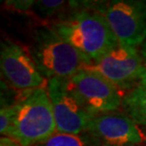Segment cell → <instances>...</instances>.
I'll use <instances>...</instances> for the list:
<instances>
[{
  "instance_id": "cell-1",
  "label": "cell",
  "mask_w": 146,
  "mask_h": 146,
  "mask_svg": "<svg viewBox=\"0 0 146 146\" xmlns=\"http://www.w3.org/2000/svg\"><path fill=\"white\" fill-rule=\"evenodd\" d=\"M49 26L83 53L91 65L119 46L108 22L94 8L73 11Z\"/></svg>"
},
{
  "instance_id": "cell-2",
  "label": "cell",
  "mask_w": 146,
  "mask_h": 146,
  "mask_svg": "<svg viewBox=\"0 0 146 146\" xmlns=\"http://www.w3.org/2000/svg\"><path fill=\"white\" fill-rule=\"evenodd\" d=\"M29 51L41 75L46 80L66 79L91 65V62L50 26L34 29Z\"/></svg>"
},
{
  "instance_id": "cell-3",
  "label": "cell",
  "mask_w": 146,
  "mask_h": 146,
  "mask_svg": "<svg viewBox=\"0 0 146 146\" xmlns=\"http://www.w3.org/2000/svg\"><path fill=\"white\" fill-rule=\"evenodd\" d=\"M14 119L7 137L22 146H35L57 132L46 86L26 90L15 103Z\"/></svg>"
},
{
  "instance_id": "cell-4",
  "label": "cell",
  "mask_w": 146,
  "mask_h": 146,
  "mask_svg": "<svg viewBox=\"0 0 146 146\" xmlns=\"http://www.w3.org/2000/svg\"><path fill=\"white\" fill-rule=\"evenodd\" d=\"M108 22L119 46L138 48L146 41V1L114 0L94 6Z\"/></svg>"
},
{
  "instance_id": "cell-5",
  "label": "cell",
  "mask_w": 146,
  "mask_h": 146,
  "mask_svg": "<svg viewBox=\"0 0 146 146\" xmlns=\"http://www.w3.org/2000/svg\"><path fill=\"white\" fill-rule=\"evenodd\" d=\"M66 81L73 96L93 117L116 112L121 107L119 90L97 71L83 68Z\"/></svg>"
},
{
  "instance_id": "cell-6",
  "label": "cell",
  "mask_w": 146,
  "mask_h": 146,
  "mask_svg": "<svg viewBox=\"0 0 146 146\" xmlns=\"http://www.w3.org/2000/svg\"><path fill=\"white\" fill-rule=\"evenodd\" d=\"M46 90L50 101L57 132L80 134L88 132L93 118L69 90L66 79L48 80Z\"/></svg>"
},
{
  "instance_id": "cell-7",
  "label": "cell",
  "mask_w": 146,
  "mask_h": 146,
  "mask_svg": "<svg viewBox=\"0 0 146 146\" xmlns=\"http://www.w3.org/2000/svg\"><path fill=\"white\" fill-rule=\"evenodd\" d=\"M145 66L138 48L119 45L98 62L84 68L100 73L119 90H131L141 83Z\"/></svg>"
},
{
  "instance_id": "cell-8",
  "label": "cell",
  "mask_w": 146,
  "mask_h": 146,
  "mask_svg": "<svg viewBox=\"0 0 146 146\" xmlns=\"http://www.w3.org/2000/svg\"><path fill=\"white\" fill-rule=\"evenodd\" d=\"M0 68L2 75L18 90L45 87L48 80L41 75L28 48L13 40L1 42Z\"/></svg>"
},
{
  "instance_id": "cell-9",
  "label": "cell",
  "mask_w": 146,
  "mask_h": 146,
  "mask_svg": "<svg viewBox=\"0 0 146 146\" xmlns=\"http://www.w3.org/2000/svg\"><path fill=\"white\" fill-rule=\"evenodd\" d=\"M88 132L103 146H137L146 139L139 125L125 113L119 112L94 116Z\"/></svg>"
},
{
  "instance_id": "cell-10",
  "label": "cell",
  "mask_w": 146,
  "mask_h": 146,
  "mask_svg": "<svg viewBox=\"0 0 146 146\" xmlns=\"http://www.w3.org/2000/svg\"><path fill=\"white\" fill-rule=\"evenodd\" d=\"M122 109L139 126L146 128V86L139 83L122 97Z\"/></svg>"
},
{
  "instance_id": "cell-11",
  "label": "cell",
  "mask_w": 146,
  "mask_h": 146,
  "mask_svg": "<svg viewBox=\"0 0 146 146\" xmlns=\"http://www.w3.org/2000/svg\"><path fill=\"white\" fill-rule=\"evenodd\" d=\"M35 146H103L89 132L68 134L56 132L42 143Z\"/></svg>"
},
{
  "instance_id": "cell-12",
  "label": "cell",
  "mask_w": 146,
  "mask_h": 146,
  "mask_svg": "<svg viewBox=\"0 0 146 146\" xmlns=\"http://www.w3.org/2000/svg\"><path fill=\"white\" fill-rule=\"evenodd\" d=\"M66 7V2L61 1H35L33 11L42 18H48L56 15Z\"/></svg>"
},
{
  "instance_id": "cell-13",
  "label": "cell",
  "mask_w": 146,
  "mask_h": 146,
  "mask_svg": "<svg viewBox=\"0 0 146 146\" xmlns=\"http://www.w3.org/2000/svg\"><path fill=\"white\" fill-rule=\"evenodd\" d=\"M15 110V104H5V106H1V111H0V132L4 137H7L9 131H10L11 125H13Z\"/></svg>"
},
{
  "instance_id": "cell-14",
  "label": "cell",
  "mask_w": 146,
  "mask_h": 146,
  "mask_svg": "<svg viewBox=\"0 0 146 146\" xmlns=\"http://www.w3.org/2000/svg\"><path fill=\"white\" fill-rule=\"evenodd\" d=\"M35 1L33 0H20V1H6L5 6L9 7L11 10H13L18 13H29L33 10Z\"/></svg>"
},
{
  "instance_id": "cell-15",
  "label": "cell",
  "mask_w": 146,
  "mask_h": 146,
  "mask_svg": "<svg viewBox=\"0 0 146 146\" xmlns=\"http://www.w3.org/2000/svg\"><path fill=\"white\" fill-rule=\"evenodd\" d=\"M0 146H22L19 142H17L14 139L9 138V137H2Z\"/></svg>"
},
{
  "instance_id": "cell-16",
  "label": "cell",
  "mask_w": 146,
  "mask_h": 146,
  "mask_svg": "<svg viewBox=\"0 0 146 146\" xmlns=\"http://www.w3.org/2000/svg\"><path fill=\"white\" fill-rule=\"evenodd\" d=\"M141 56L146 61V41L144 42L143 45H142V48H141Z\"/></svg>"
},
{
  "instance_id": "cell-17",
  "label": "cell",
  "mask_w": 146,
  "mask_h": 146,
  "mask_svg": "<svg viewBox=\"0 0 146 146\" xmlns=\"http://www.w3.org/2000/svg\"><path fill=\"white\" fill-rule=\"evenodd\" d=\"M141 84H142L143 86H146V66H145V69H144V72L143 74L141 76Z\"/></svg>"
}]
</instances>
